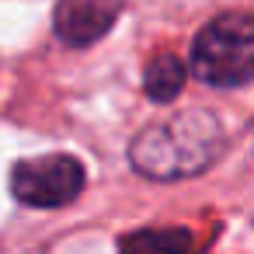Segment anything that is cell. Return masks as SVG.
<instances>
[{
    "label": "cell",
    "instance_id": "1",
    "mask_svg": "<svg viewBox=\"0 0 254 254\" xmlns=\"http://www.w3.org/2000/svg\"><path fill=\"white\" fill-rule=\"evenodd\" d=\"M223 122L209 112H178L150 122L129 143V164L150 181H185L223 153Z\"/></svg>",
    "mask_w": 254,
    "mask_h": 254
},
{
    "label": "cell",
    "instance_id": "2",
    "mask_svg": "<svg viewBox=\"0 0 254 254\" xmlns=\"http://www.w3.org/2000/svg\"><path fill=\"white\" fill-rule=\"evenodd\" d=\"M191 73L209 87H244L254 80V14L223 11L191 42Z\"/></svg>",
    "mask_w": 254,
    "mask_h": 254
},
{
    "label": "cell",
    "instance_id": "3",
    "mask_svg": "<svg viewBox=\"0 0 254 254\" xmlns=\"http://www.w3.org/2000/svg\"><path fill=\"white\" fill-rule=\"evenodd\" d=\"M87 185L84 164L70 153H46L32 160H18L11 171V191L18 202L32 209H56L73 202Z\"/></svg>",
    "mask_w": 254,
    "mask_h": 254
},
{
    "label": "cell",
    "instance_id": "4",
    "mask_svg": "<svg viewBox=\"0 0 254 254\" xmlns=\"http://www.w3.org/2000/svg\"><path fill=\"white\" fill-rule=\"evenodd\" d=\"M119 0H60L53 14V32L63 46H94L119 21Z\"/></svg>",
    "mask_w": 254,
    "mask_h": 254
},
{
    "label": "cell",
    "instance_id": "5",
    "mask_svg": "<svg viewBox=\"0 0 254 254\" xmlns=\"http://www.w3.org/2000/svg\"><path fill=\"white\" fill-rule=\"evenodd\" d=\"M188 80V66L174 56V53H157L146 66H143V91L150 101H174L185 91Z\"/></svg>",
    "mask_w": 254,
    "mask_h": 254
},
{
    "label": "cell",
    "instance_id": "6",
    "mask_svg": "<svg viewBox=\"0 0 254 254\" xmlns=\"http://www.w3.org/2000/svg\"><path fill=\"white\" fill-rule=\"evenodd\" d=\"M119 247H132V251H188L191 233L188 230H143V233L122 237Z\"/></svg>",
    "mask_w": 254,
    "mask_h": 254
}]
</instances>
